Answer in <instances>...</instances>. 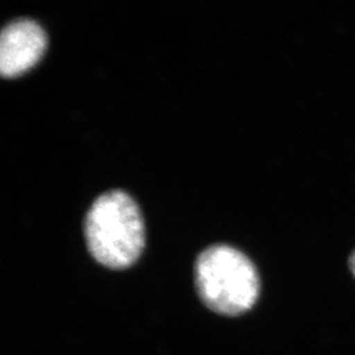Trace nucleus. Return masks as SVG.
<instances>
[{
  "label": "nucleus",
  "mask_w": 355,
  "mask_h": 355,
  "mask_svg": "<svg viewBox=\"0 0 355 355\" xmlns=\"http://www.w3.org/2000/svg\"><path fill=\"white\" fill-rule=\"evenodd\" d=\"M349 268L352 272V275L355 277V251L352 252V254L349 255Z\"/></svg>",
  "instance_id": "obj_4"
},
{
  "label": "nucleus",
  "mask_w": 355,
  "mask_h": 355,
  "mask_svg": "<svg viewBox=\"0 0 355 355\" xmlns=\"http://www.w3.org/2000/svg\"><path fill=\"white\" fill-rule=\"evenodd\" d=\"M195 275L201 300L221 315L238 316L251 311L261 291L254 263L230 245L205 248L198 255Z\"/></svg>",
  "instance_id": "obj_2"
},
{
  "label": "nucleus",
  "mask_w": 355,
  "mask_h": 355,
  "mask_svg": "<svg viewBox=\"0 0 355 355\" xmlns=\"http://www.w3.org/2000/svg\"><path fill=\"white\" fill-rule=\"evenodd\" d=\"M84 235L89 251L99 263L113 269L130 267L144 248L141 208L123 190H108L87 209Z\"/></svg>",
  "instance_id": "obj_1"
},
{
  "label": "nucleus",
  "mask_w": 355,
  "mask_h": 355,
  "mask_svg": "<svg viewBox=\"0 0 355 355\" xmlns=\"http://www.w3.org/2000/svg\"><path fill=\"white\" fill-rule=\"evenodd\" d=\"M46 33L31 17H15L0 34V71L14 76L34 66L46 47Z\"/></svg>",
  "instance_id": "obj_3"
}]
</instances>
